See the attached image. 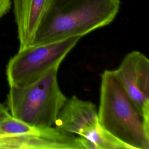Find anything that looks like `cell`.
<instances>
[{
  "mask_svg": "<svg viewBox=\"0 0 149 149\" xmlns=\"http://www.w3.org/2000/svg\"><path fill=\"white\" fill-rule=\"evenodd\" d=\"M38 129L17 119L11 115L0 122V137L32 133Z\"/></svg>",
  "mask_w": 149,
  "mask_h": 149,
  "instance_id": "8",
  "label": "cell"
},
{
  "mask_svg": "<svg viewBox=\"0 0 149 149\" xmlns=\"http://www.w3.org/2000/svg\"><path fill=\"white\" fill-rule=\"evenodd\" d=\"M81 38L76 36L19 49L10 58L6 67V74L9 87L30 84L51 69L59 66Z\"/></svg>",
  "mask_w": 149,
  "mask_h": 149,
  "instance_id": "4",
  "label": "cell"
},
{
  "mask_svg": "<svg viewBox=\"0 0 149 149\" xmlns=\"http://www.w3.org/2000/svg\"><path fill=\"white\" fill-rule=\"evenodd\" d=\"M59 67H54L30 84L9 87L7 105L12 117L37 129L54 125L68 99L58 85Z\"/></svg>",
  "mask_w": 149,
  "mask_h": 149,
  "instance_id": "3",
  "label": "cell"
},
{
  "mask_svg": "<svg viewBox=\"0 0 149 149\" xmlns=\"http://www.w3.org/2000/svg\"><path fill=\"white\" fill-rule=\"evenodd\" d=\"M55 126L85 138L95 149V143L101 132L96 106L76 95L67 99L56 119Z\"/></svg>",
  "mask_w": 149,
  "mask_h": 149,
  "instance_id": "6",
  "label": "cell"
},
{
  "mask_svg": "<svg viewBox=\"0 0 149 149\" xmlns=\"http://www.w3.org/2000/svg\"><path fill=\"white\" fill-rule=\"evenodd\" d=\"M114 74L133 101L144 122L149 125V60L141 52L128 53Z\"/></svg>",
  "mask_w": 149,
  "mask_h": 149,
  "instance_id": "5",
  "label": "cell"
},
{
  "mask_svg": "<svg viewBox=\"0 0 149 149\" xmlns=\"http://www.w3.org/2000/svg\"><path fill=\"white\" fill-rule=\"evenodd\" d=\"M10 116V114L8 109L0 102V122Z\"/></svg>",
  "mask_w": 149,
  "mask_h": 149,
  "instance_id": "10",
  "label": "cell"
},
{
  "mask_svg": "<svg viewBox=\"0 0 149 149\" xmlns=\"http://www.w3.org/2000/svg\"><path fill=\"white\" fill-rule=\"evenodd\" d=\"M100 125L132 149H149V125L146 124L113 70L101 74Z\"/></svg>",
  "mask_w": 149,
  "mask_h": 149,
  "instance_id": "2",
  "label": "cell"
},
{
  "mask_svg": "<svg viewBox=\"0 0 149 149\" xmlns=\"http://www.w3.org/2000/svg\"><path fill=\"white\" fill-rule=\"evenodd\" d=\"M19 49L30 45L51 0H12Z\"/></svg>",
  "mask_w": 149,
  "mask_h": 149,
  "instance_id": "7",
  "label": "cell"
},
{
  "mask_svg": "<svg viewBox=\"0 0 149 149\" xmlns=\"http://www.w3.org/2000/svg\"><path fill=\"white\" fill-rule=\"evenodd\" d=\"M120 3V0H51L30 45L82 37L107 26L116 16Z\"/></svg>",
  "mask_w": 149,
  "mask_h": 149,
  "instance_id": "1",
  "label": "cell"
},
{
  "mask_svg": "<svg viewBox=\"0 0 149 149\" xmlns=\"http://www.w3.org/2000/svg\"><path fill=\"white\" fill-rule=\"evenodd\" d=\"M11 3L12 0H0V18L9 12Z\"/></svg>",
  "mask_w": 149,
  "mask_h": 149,
  "instance_id": "9",
  "label": "cell"
}]
</instances>
